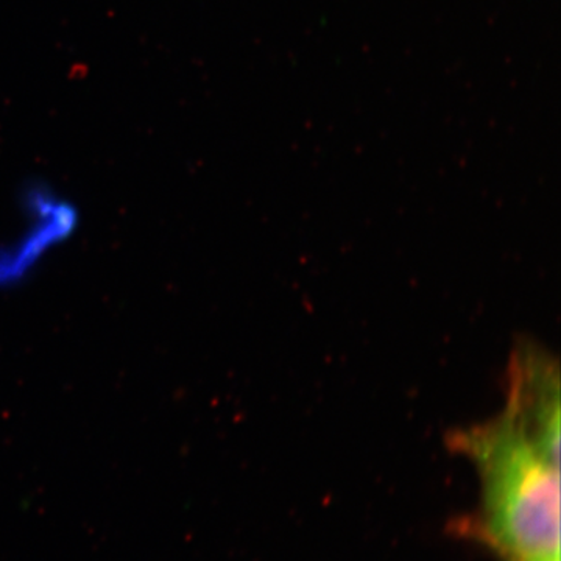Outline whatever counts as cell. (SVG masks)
<instances>
[{"label":"cell","mask_w":561,"mask_h":561,"mask_svg":"<svg viewBox=\"0 0 561 561\" xmlns=\"http://www.w3.org/2000/svg\"><path fill=\"white\" fill-rule=\"evenodd\" d=\"M448 446L481 478L478 537L502 561H560V416L507 391L501 413Z\"/></svg>","instance_id":"1"},{"label":"cell","mask_w":561,"mask_h":561,"mask_svg":"<svg viewBox=\"0 0 561 561\" xmlns=\"http://www.w3.org/2000/svg\"><path fill=\"white\" fill-rule=\"evenodd\" d=\"M21 203L24 216L21 230L0 243V289L22 286L79 230V209L50 184L39 181L28 184Z\"/></svg>","instance_id":"2"}]
</instances>
